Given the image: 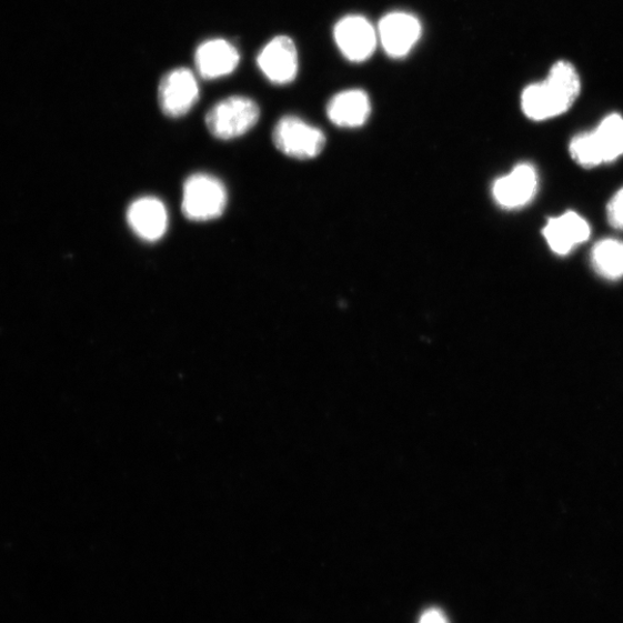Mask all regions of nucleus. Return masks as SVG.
I'll list each match as a JSON object with an SVG mask.
<instances>
[{"label": "nucleus", "mask_w": 623, "mask_h": 623, "mask_svg": "<svg viewBox=\"0 0 623 623\" xmlns=\"http://www.w3.org/2000/svg\"><path fill=\"white\" fill-rule=\"evenodd\" d=\"M273 141L281 153L299 160L316 158L325 145L323 132L295 115L281 118L274 129Z\"/></svg>", "instance_id": "20e7f679"}, {"label": "nucleus", "mask_w": 623, "mask_h": 623, "mask_svg": "<svg viewBox=\"0 0 623 623\" xmlns=\"http://www.w3.org/2000/svg\"><path fill=\"white\" fill-rule=\"evenodd\" d=\"M589 151L596 167L623 157V118L611 114L597 130L586 133Z\"/></svg>", "instance_id": "ddd939ff"}, {"label": "nucleus", "mask_w": 623, "mask_h": 623, "mask_svg": "<svg viewBox=\"0 0 623 623\" xmlns=\"http://www.w3.org/2000/svg\"><path fill=\"white\" fill-rule=\"evenodd\" d=\"M128 223L140 240L158 242L168 230V212L164 203L154 197H142L131 203Z\"/></svg>", "instance_id": "9d476101"}, {"label": "nucleus", "mask_w": 623, "mask_h": 623, "mask_svg": "<svg viewBox=\"0 0 623 623\" xmlns=\"http://www.w3.org/2000/svg\"><path fill=\"white\" fill-rule=\"evenodd\" d=\"M258 68L275 84L292 82L299 74V51L288 37H277L267 43L257 58Z\"/></svg>", "instance_id": "0eeeda50"}, {"label": "nucleus", "mask_w": 623, "mask_h": 623, "mask_svg": "<svg viewBox=\"0 0 623 623\" xmlns=\"http://www.w3.org/2000/svg\"><path fill=\"white\" fill-rule=\"evenodd\" d=\"M334 39L342 54L352 63H363L373 54L378 31L362 16H346L334 28Z\"/></svg>", "instance_id": "39448f33"}, {"label": "nucleus", "mask_w": 623, "mask_h": 623, "mask_svg": "<svg viewBox=\"0 0 623 623\" xmlns=\"http://www.w3.org/2000/svg\"><path fill=\"white\" fill-rule=\"evenodd\" d=\"M607 219L613 228L623 230V188L609 202Z\"/></svg>", "instance_id": "dca6fc26"}, {"label": "nucleus", "mask_w": 623, "mask_h": 623, "mask_svg": "<svg viewBox=\"0 0 623 623\" xmlns=\"http://www.w3.org/2000/svg\"><path fill=\"white\" fill-rule=\"evenodd\" d=\"M228 192L219 178L195 173L188 178L183 188L182 210L188 220L207 222L223 215Z\"/></svg>", "instance_id": "f03ea898"}, {"label": "nucleus", "mask_w": 623, "mask_h": 623, "mask_svg": "<svg viewBox=\"0 0 623 623\" xmlns=\"http://www.w3.org/2000/svg\"><path fill=\"white\" fill-rule=\"evenodd\" d=\"M590 233L586 220L574 212L550 219L543 229L549 247L559 255H566L575 247L586 242Z\"/></svg>", "instance_id": "f8f14e48"}, {"label": "nucleus", "mask_w": 623, "mask_h": 623, "mask_svg": "<svg viewBox=\"0 0 623 623\" xmlns=\"http://www.w3.org/2000/svg\"><path fill=\"white\" fill-rule=\"evenodd\" d=\"M200 89L193 72L180 68L167 73L159 86V103L164 114L180 118L197 104Z\"/></svg>", "instance_id": "423d86ee"}, {"label": "nucleus", "mask_w": 623, "mask_h": 623, "mask_svg": "<svg viewBox=\"0 0 623 623\" xmlns=\"http://www.w3.org/2000/svg\"><path fill=\"white\" fill-rule=\"evenodd\" d=\"M241 61L237 48L223 39L201 43L194 54L197 70L205 80H215L231 74Z\"/></svg>", "instance_id": "9b49d317"}, {"label": "nucleus", "mask_w": 623, "mask_h": 623, "mask_svg": "<svg viewBox=\"0 0 623 623\" xmlns=\"http://www.w3.org/2000/svg\"><path fill=\"white\" fill-rule=\"evenodd\" d=\"M539 191V173L533 165L522 163L512 172L499 178L493 184V197L504 210H519L535 198Z\"/></svg>", "instance_id": "1a4fd4ad"}, {"label": "nucleus", "mask_w": 623, "mask_h": 623, "mask_svg": "<svg viewBox=\"0 0 623 623\" xmlns=\"http://www.w3.org/2000/svg\"><path fill=\"white\" fill-rule=\"evenodd\" d=\"M260 118V108L250 98L235 96L218 102L205 114L208 131L218 139L240 138L252 130Z\"/></svg>", "instance_id": "7ed1b4c3"}, {"label": "nucleus", "mask_w": 623, "mask_h": 623, "mask_svg": "<svg viewBox=\"0 0 623 623\" xmlns=\"http://www.w3.org/2000/svg\"><path fill=\"white\" fill-rule=\"evenodd\" d=\"M422 36V24L418 18L406 12L384 16L378 27V38L385 53L393 58L405 57Z\"/></svg>", "instance_id": "6e6552de"}, {"label": "nucleus", "mask_w": 623, "mask_h": 623, "mask_svg": "<svg viewBox=\"0 0 623 623\" xmlns=\"http://www.w3.org/2000/svg\"><path fill=\"white\" fill-rule=\"evenodd\" d=\"M420 623H450V621L441 610L430 609L422 614Z\"/></svg>", "instance_id": "f3484780"}, {"label": "nucleus", "mask_w": 623, "mask_h": 623, "mask_svg": "<svg viewBox=\"0 0 623 623\" xmlns=\"http://www.w3.org/2000/svg\"><path fill=\"white\" fill-rule=\"evenodd\" d=\"M593 269L603 278L617 280L623 278V243L616 240H603L591 252Z\"/></svg>", "instance_id": "2eb2a0df"}, {"label": "nucleus", "mask_w": 623, "mask_h": 623, "mask_svg": "<svg viewBox=\"0 0 623 623\" xmlns=\"http://www.w3.org/2000/svg\"><path fill=\"white\" fill-rule=\"evenodd\" d=\"M580 92L581 81L575 68L569 62H559L544 82L524 89L522 109L530 120H550L569 111Z\"/></svg>", "instance_id": "f257e3e1"}, {"label": "nucleus", "mask_w": 623, "mask_h": 623, "mask_svg": "<svg viewBox=\"0 0 623 623\" xmlns=\"http://www.w3.org/2000/svg\"><path fill=\"white\" fill-rule=\"evenodd\" d=\"M328 114L332 123L340 128L363 127L371 114L370 98L361 89H349L330 101Z\"/></svg>", "instance_id": "4468645a"}]
</instances>
